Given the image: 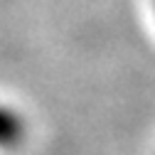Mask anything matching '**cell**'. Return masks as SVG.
<instances>
[{
    "instance_id": "cell-1",
    "label": "cell",
    "mask_w": 155,
    "mask_h": 155,
    "mask_svg": "<svg viewBox=\"0 0 155 155\" xmlns=\"http://www.w3.org/2000/svg\"><path fill=\"white\" fill-rule=\"evenodd\" d=\"M22 138H25V121L20 118V113L0 104V148L3 150L17 148Z\"/></svg>"
}]
</instances>
